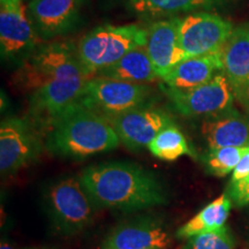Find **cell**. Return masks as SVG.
<instances>
[{
    "mask_svg": "<svg viewBox=\"0 0 249 249\" xmlns=\"http://www.w3.org/2000/svg\"><path fill=\"white\" fill-rule=\"evenodd\" d=\"M96 208L144 210L166 204L169 196L150 171L129 161H107L85 169L77 177Z\"/></svg>",
    "mask_w": 249,
    "mask_h": 249,
    "instance_id": "6da1fadb",
    "label": "cell"
},
{
    "mask_svg": "<svg viewBox=\"0 0 249 249\" xmlns=\"http://www.w3.org/2000/svg\"><path fill=\"white\" fill-rule=\"evenodd\" d=\"M46 128V149L68 160H81L114 150L121 143L111 124L80 102L52 120Z\"/></svg>",
    "mask_w": 249,
    "mask_h": 249,
    "instance_id": "7a4b0ae2",
    "label": "cell"
},
{
    "mask_svg": "<svg viewBox=\"0 0 249 249\" xmlns=\"http://www.w3.org/2000/svg\"><path fill=\"white\" fill-rule=\"evenodd\" d=\"M148 29L141 24L97 27L77 43V52L86 75L91 79L128 53L145 45Z\"/></svg>",
    "mask_w": 249,
    "mask_h": 249,
    "instance_id": "3957f363",
    "label": "cell"
},
{
    "mask_svg": "<svg viewBox=\"0 0 249 249\" xmlns=\"http://www.w3.org/2000/svg\"><path fill=\"white\" fill-rule=\"evenodd\" d=\"M81 76L88 77L81 65L77 45L71 40H53L37 45L23 59L15 82L22 89L34 91L53 81Z\"/></svg>",
    "mask_w": 249,
    "mask_h": 249,
    "instance_id": "277c9868",
    "label": "cell"
},
{
    "mask_svg": "<svg viewBox=\"0 0 249 249\" xmlns=\"http://www.w3.org/2000/svg\"><path fill=\"white\" fill-rule=\"evenodd\" d=\"M44 205L52 225L65 235L87 229L92 223L96 209L79 178L74 177L50 183L44 192Z\"/></svg>",
    "mask_w": 249,
    "mask_h": 249,
    "instance_id": "5b68a950",
    "label": "cell"
},
{
    "mask_svg": "<svg viewBox=\"0 0 249 249\" xmlns=\"http://www.w3.org/2000/svg\"><path fill=\"white\" fill-rule=\"evenodd\" d=\"M151 87L104 76L87 81L80 103L99 116L107 118L150 104Z\"/></svg>",
    "mask_w": 249,
    "mask_h": 249,
    "instance_id": "8992f818",
    "label": "cell"
},
{
    "mask_svg": "<svg viewBox=\"0 0 249 249\" xmlns=\"http://www.w3.org/2000/svg\"><path fill=\"white\" fill-rule=\"evenodd\" d=\"M160 90L174 110L187 118L213 116L233 108L234 103V91L223 71L197 88L181 91L160 83Z\"/></svg>",
    "mask_w": 249,
    "mask_h": 249,
    "instance_id": "52a82bcc",
    "label": "cell"
},
{
    "mask_svg": "<svg viewBox=\"0 0 249 249\" xmlns=\"http://www.w3.org/2000/svg\"><path fill=\"white\" fill-rule=\"evenodd\" d=\"M233 30V24L217 14L194 12L186 15L181 18L179 28L185 57H201L219 51Z\"/></svg>",
    "mask_w": 249,
    "mask_h": 249,
    "instance_id": "ba28073f",
    "label": "cell"
},
{
    "mask_svg": "<svg viewBox=\"0 0 249 249\" xmlns=\"http://www.w3.org/2000/svg\"><path fill=\"white\" fill-rule=\"evenodd\" d=\"M40 151V141L33 123L12 117L0 124V171L7 177L30 164Z\"/></svg>",
    "mask_w": 249,
    "mask_h": 249,
    "instance_id": "9c48e42d",
    "label": "cell"
},
{
    "mask_svg": "<svg viewBox=\"0 0 249 249\" xmlns=\"http://www.w3.org/2000/svg\"><path fill=\"white\" fill-rule=\"evenodd\" d=\"M105 119L116 130L120 142L132 151L148 149L158 133L173 124L172 118L166 111L154 107L151 104Z\"/></svg>",
    "mask_w": 249,
    "mask_h": 249,
    "instance_id": "30bf717a",
    "label": "cell"
},
{
    "mask_svg": "<svg viewBox=\"0 0 249 249\" xmlns=\"http://www.w3.org/2000/svg\"><path fill=\"white\" fill-rule=\"evenodd\" d=\"M88 80L85 76L57 80L31 91L30 116L48 127L52 120L80 102Z\"/></svg>",
    "mask_w": 249,
    "mask_h": 249,
    "instance_id": "8fae6325",
    "label": "cell"
},
{
    "mask_svg": "<svg viewBox=\"0 0 249 249\" xmlns=\"http://www.w3.org/2000/svg\"><path fill=\"white\" fill-rule=\"evenodd\" d=\"M171 242L170 232L161 220L140 216L114 227L105 238L103 249H165Z\"/></svg>",
    "mask_w": 249,
    "mask_h": 249,
    "instance_id": "7c38bea8",
    "label": "cell"
},
{
    "mask_svg": "<svg viewBox=\"0 0 249 249\" xmlns=\"http://www.w3.org/2000/svg\"><path fill=\"white\" fill-rule=\"evenodd\" d=\"M85 0H31L28 17L39 38L51 40L70 33L79 22Z\"/></svg>",
    "mask_w": 249,
    "mask_h": 249,
    "instance_id": "4fadbf2b",
    "label": "cell"
},
{
    "mask_svg": "<svg viewBox=\"0 0 249 249\" xmlns=\"http://www.w3.org/2000/svg\"><path fill=\"white\" fill-rule=\"evenodd\" d=\"M23 4L0 5V50L5 60L29 55L38 42Z\"/></svg>",
    "mask_w": 249,
    "mask_h": 249,
    "instance_id": "5bb4252c",
    "label": "cell"
},
{
    "mask_svg": "<svg viewBox=\"0 0 249 249\" xmlns=\"http://www.w3.org/2000/svg\"><path fill=\"white\" fill-rule=\"evenodd\" d=\"M180 21L181 18L178 17L161 18L155 20L147 27L145 48L160 79L186 59L180 43Z\"/></svg>",
    "mask_w": 249,
    "mask_h": 249,
    "instance_id": "9a60e30c",
    "label": "cell"
},
{
    "mask_svg": "<svg viewBox=\"0 0 249 249\" xmlns=\"http://www.w3.org/2000/svg\"><path fill=\"white\" fill-rule=\"evenodd\" d=\"M201 132L209 150L249 145V119L234 108L203 118Z\"/></svg>",
    "mask_w": 249,
    "mask_h": 249,
    "instance_id": "2e32d148",
    "label": "cell"
},
{
    "mask_svg": "<svg viewBox=\"0 0 249 249\" xmlns=\"http://www.w3.org/2000/svg\"><path fill=\"white\" fill-rule=\"evenodd\" d=\"M223 68V49L207 55L186 58L161 77V85L181 91L191 90L209 82Z\"/></svg>",
    "mask_w": 249,
    "mask_h": 249,
    "instance_id": "e0dca14e",
    "label": "cell"
},
{
    "mask_svg": "<svg viewBox=\"0 0 249 249\" xmlns=\"http://www.w3.org/2000/svg\"><path fill=\"white\" fill-rule=\"evenodd\" d=\"M223 73L236 97L249 85V26L235 28L223 48Z\"/></svg>",
    "mask_w": 249,
    "mask_h": 249,
    "instance_id": "ac0fdd59",
    "label": "cell"
},
{
    "mask_svg": "<svg viewBox=\"0 0 249 249\" xmlns=\"http://www.w3.org/2000/svg\"><path fill=\"white\" fill-rule=\"evenodd\" d=\"M96 76H104L138 85H147L160 79L145 45L133 49L116 64L105 68Z\"/></svg>",
    "mask_w": 249,
    "mask_h": 249,
    "instance_id": "d6986e66",
    "label": "cell"
},
{
    "mask_svg": "<svg viewBox=\"0 0 249 249\" xmlns=\"http://www.w3.org/2000/svg\"><path fill=\"white\" fill-rule=\"evenodd\" d=\"M232 201L226 193L207 204L194 217L179 227L176 235L179 239H189L203 233L217 232L225 229L231 211Z\"/></svg>",
    "mask_w": 249,
    "mask_h": 249,
    "instance_id": "ffe728a7",
    "label": "cell"
},
{
    "mask_svg": "<svg viewBox=\"0 0 249 249\" xmlns=\"http://www.w3.org/2000/svg\"><path fill=\"white\" fill-rule=\"evenodd\" d=\"M219 0H127V8L144 20H161L211 8Z\"/></svg>",
    "mask_w": 249,
    "mask_h": 249,
    "instance_id": "44dd1931",
    "label": "cell"
},
{
    "mask_svg": "<svg viewBox=\"0 0 249 249\" xmlns=\"http://www.w3.org/2000/svg\"><path fill=\"white\" fill-rule=\"evenodd\" d=\"M148 150L156 158L165 161H174L185 155L194 156L185 135L174 123L158 133L148 145Z\"/></svg>",
    "mask_w": 249,
    "mask_h": 249,
    "instance_id": "7402d4cb",
    "label": "cell"
},
{
    "mask_svg": "<svg viewBox=\"0 0 249 249\" xmlns=\"http://www.w3.org/2000/svg\"><path fill=\"white\" fill-rule=\"evenodd\" d=\"M247 152H249V145L213 149L204 155V166L213 176L225 177L234 171Z\"/></svg>",
    "mask_w": 249,
    "mask_h": 249,
    "instance_id": "603a6c76",
    "label": "cell"
},
{
    "mask_svg": "<svg viewBox=\"0 0 249 249\" xmlns=\"http://www.w3.org/2000/svg\"><path fill=\"white\" fill-rule=\"evenodd\" d=\"M182 249H234V240L229 229L225 227L217 232L192 236Z\"/></svg>",
    "mask_w": 249,
    "mask_h": 249,
    "instance_id": "cb8c5ba5",
    "label": "cell"
},
{
    "mask_svg": "<svg viewBox=\"0 0 249 249\" xmlns=\"http://www.w3.org/2000/svg\"><path fill=\"white\" fill-rule=\"evenodd\" d=\"M226 194L231 198L232 203L242 207L249 203V174L238 181H230Z\"/></svg>",
    "mask_w": 249,
    "mask_h": 249,
    "instance_id": "d4e9b609",
    "label": "cell"
},
{
    "mask_svg": "<svg viewBox=\"0 0 249 249\" xmlns=\"http://www.w3.org/2000/svg\"><path fill=\"white\" fill-rule=\"evenodd\" d=\"M248 174H249V152H247V154L242 157L240 163L238 164V166H236L234 171L232 172L231 181H238V180L247 177Z\"/></svg>",
    "mask_w": 249,
    "mask_h": 249,
    "instance_id": "484cf974",
    "label": "cell"
},
{
    "mask_svg": "<svg viewBox=\"0 0 249 249\" xmlns=\"http://www.w3.org/2000/svg\"><path fill=\"white\" fill-rule=\"evenodd\" d=\"M238 98H240L241 101H244L246 104H247L249 107V85H248L247 88H246L244 91H242V93L240 96H239Z\"/></svg>",
    "mask_w": 249,
    "mask_h": 249,
    "instance_id": "4316f807",
    "label": "cell"
},
{
    "mask_svg": "<svg viewBox=\"0 0 249 249\" xmlns=\"http://www.w3.org/2000/svg\"><path fill=\"white\" fill-rule=\"evenodd\" d=\"M23 4L22 0H0V5H18Z\"/></svg>",
    "mask_w": 249,
    "mask_h": 249,
    "instance_id": "83f0119b",
    "label": "cell"
},
{
    "mask_svg": "<svg viewBox=\"0 0 249 249\" xmlns=\"http://www.w3.org/2000/svg\"><path fill=\"white\" fill-rule=\"evenodd\" d=\"M0 249H14V246L11 245L7 240L2 239L1 245H0Z\"/></svg>",
    "mask_w": 249,
    "mask_h": 249,
    "instance_id": "f1b7e54d",
    "label": "cell"
},
{
    "mask_svg": "<svg viewBox=\"0 0 249 249\" xmlns=\"http://www.w3.org/2000/svg\"><path fill=\"white\" fill-rule=\"evenodd\" d=\"M26 249H33V248H26Z\"/></svg>",
    "mask_w": 249,
    "mask_h": 249,
    "instance_id": "f546056e",
    "label": "cell"
}]
</instances>
